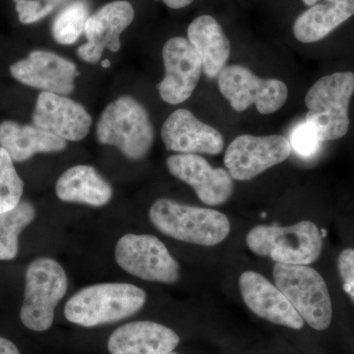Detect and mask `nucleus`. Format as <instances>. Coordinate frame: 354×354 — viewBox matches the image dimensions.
Masks as SVG:
<instances>
[{
  "label": "nucleus",
  "mask_w": 354,
  "mask_h": 354,
  "mask_svg": "<svg viewBox=\"0 0 354 354\" xmlns=\"http://www.w3.org/2000/svg\"><path fill=\"white\" fill-rule=\"evenodd\" d=\"M116 263L128 274L155 283H174L180 278L177 261L158 237L129 234L115 246Z\"/></svg>",
  "instance_id": "obj_8"
},
{
  "label": "nucleus",
  "mask_w": 354,
  "mask_h": 354,
  "mask_svg": "<svg viewBox=\"0 0 354 354\" xmlns=\"http://www.w3.org/2000/svg\"><path fill=\"white\" fill-rule=\"evenodd\" d=\"M24 183L17 174L13 160L0 147V213L10 211L21 202Z\"/></svg>",
  "instance_id": "obj_25"
},
{
  "label": "nucleus",
  "mask_w": 354,
  "mask_h": 354,
  "mask_svg": "<svg viewBox=\"0 0 354 354\" xmlns=\"http://www.w3.org/2000/svg\"><path fill=\"white\" fill-rule=\"evenodd\" d=\"M32 122L65 141L77 142L88 136L92 116L82 104L66 95L41 92L37 99Z\"/></svg>",
  "instance_id": "obj_15"
},
{
  "label": "nucleus",
  "mask_w": 354,
  "mask_h": 354,
  "mask_svg": "<svg viewBox=\"0 0 354 354\" xmlns=\"http://www.w3.org/2000/svg\"><path fill=\"white\" fill-rule=\"evenodd\" d=\"M169 171L194 189L209 206H220L232 197L234 178L223 169H214L204 158L193 153H177L167 158Z\"/></svg>",
  "instance_id": "obj_14"
},
{
  "label": "nucleus",
  "mask_w": 354,
  "mask_h": 354,
  "mask_svg": "<svg viewBox=\"0 0 354 354\" xmlns=\"http://www.w3.org/2000/svg\"><path fill=\"white\" fill-rule=\"evenodd\" d=\"M162 2L171 9H181L190 6L194 0H162Z\"/></svg>",
  "instance_id": "obj_30"
},
{
  "label": "nucleus",
  "mask_w": 354,
  "mask_h": 354,
  "mask_svg": "<svg viewBox=\"0 0 354 354\" xmlns=\"http://www.w3.org/2000/svg\"><path fill=\"white\" fill-rule=\"evenodd\" d=\"M36 218V209L31 203L21 201L10 211L0 213V261L17 257L19 235Z\"/></svg>",
  "instance_id": "obj_23"
},
{
  "label": "nucleus",
  "mask_w": 354,
  "mask_h": 354,
  "mask_svg": "<svg viewBox=\"0 0 354 354\" xmlns=\"http://www.w3.org/2000/svg\"><path fill=\"white\" fill-rule=\"evenodd\" d=\"M354 94V73L335 72L324 76L305 97L306 122L314 127L322 142L344 138L349 129L348 109Z\"/></svg>",
  "instance_id": "obj_6"
},
{
  "label": "nucleus",
  "mask_w": 354,
  "mask_h": 354,
  "mask_svg": "<svg viewBox=\"0 0 354 354\" xmlns=\"http://www.w3.org/2000/svg\"><path fill=\"white\" fill-rule=\"evenodd\" d=\"M180 337L174 330L152 321H137L118 328L108 342L111 354H169Z\"/></svg>",
  "instance_id": "obj_18"
},
{
  "label": "nucleus",
  "mask_w": 354,
  "mask_h": 354,
  "mask_svg": "<svg viewBox=\"0 0 354 354\" xmlns=\"http://www.w3.org/2000/svg\"><path fill=\"white\" fill-rule=\"evenodd\" d=\"M68 279L62 266L50 258L32 261L25 274L21 322L27 329L44 332L55 320V311L65 297Z\"/></svg>",
  "instance_id": "obj_7"
},
{
  "label": "nucleus",
  "mask_w": 354,
  "mask_h": 354,
  "mask_svg": "<svg viewBox=\"0 0 354 354\" xmlns=\"http://www.w3.org/2000/svg\"><path fill=\"white\" fill-rule=\"evenodd\" d=\"M134 8L130 2L118 0L106 4L88 16L85 26L87 43L77 50L79 57L88 64H97L106 50L118 53L120 36L134 20Z\"/></svg>",
  "instance_id": "obj_13"
},
{
  "label": "nucleus",
  "mask_w": 354,
  "mask_h": 354,
  "mask_svg": "<svg viewBox=\"0 0 354 354\" xmlns=\"http://www.w3.org/2000/svg\"><path fill=\"white\" fill-rule=\"evenodd\" d=\"M353 15L354 0H321L298 16L293 34L301 43H316Z\"/></svg>",
  "instance_id": "obj_22"
},
{
  "label": "nucleus",
  "mask_w": 354,
  "mask_h": 354,
  "mask_svg": "<svg viewBox=\"0 0 354 354\" xmlns=\"http://www.w3.org/2000/svg\"><path fill=\"white\" fill-rule=\"evenodd\" d=\"M327 230L312 221L290 227L261 225L246 235V244L256 255L270 257L279 264L311 265L325 249Z\"/></svg>",
  "instance_id": "obj_2"
},
{
  "label": "nucleus",
  "mask_w": 354,
  "mask_h": 354,
  "mask_svg": "<svg viewBox=\"0 0 354 354\" xmlns=\"http://www.w3.org/2000/svg\"><path fill=\"white\" fill-rule=\"evenodd\" d=\"M335 266L342 292L354 307V243L342 247Z\"/></svg>",
  "instance_id": "obj_26"
},
{
  "label": "nucleus",
  "mask_w": 354,
  "mask_h": 354,
  "mask_svg": "<svg viewBox=\"0 0 354 354\" xmlns=\"http://www.w3.org/2000/svg\"><path fill=\"white\" fill-rule=\"evenodd\" d=\"M0 354H21L19 349L12 342L0 337Z\"/></svg>",
  "instance_id": "obj_29"
},
{
  "label": "nucleus",
  "mask_w": 354,
  "mask_h": 354,
  "mask_svg": "<svg viewBox=\"0 0 354 354\" xmlns=\"http://www.w3.org/2000/svg\"><path fill=\"white\" fill-rule=\"evenodd\" d=\"M290 143L295 152L302 157L308 158L315 155L322 142L314 127L305 121L293 129Z\"/></svg>",
  "instance_id": "obj_27"
},
{
  "label": "nucleus",
  "mask_w": 354,
  "mask_h": 354,
  "mask_svg": "<svg viewBox=\"0 0 354 354\" xmlns=\"http://www.w3.org/2000/svg\"><path fill=\"white\" fill-rule=\"evenodd\" d=\"M290 141L281 135H241L228 146L225 165L232 178L251 180L290 157Z\"/></svg>",
  "instance_id": "obj_10"
},
{
  "label": "nucleus",
  "mask_w": 354,
  "mask_h": 354,
  "mask_svg": "<svg viewBox=\"0 0 354 354\" xmlns=\"http://www.w3.org/2000/svg\"><path fill=\"white\" fill-rule=\"evenodd\" d=\"M55 193L62 201L91 207H104L113 198L111 184L91 165L70 167L55 184Z\"/></svg>",
  "instance_id": "obj_21"
},
{
  "label": "nucleus",
  "mask_w": 354,
  "mask_h": 354,
  "mask_svg": "<svg viewBox=\"0 0 354 354\" xmlns=\"http://www.w3.org/2000/svg\"><path fill=\"white\" fill-rule=\"evenodd\" d=\"M64 139L36 125H22L15 121L0 123V147L13 162H22L39 153H59L65 150Z\"/></svg>",
  "instance_id": "obj_20"
},
{
  "label": "nucleus",
  "mask_w": 354,
  "mask_h": 354,
  "mask_svg": "<svg viewBox=\"0 0 354 354\" xmlns=\"http://www.w3.org/2000/svg\"><path fill=\"white\" fill-rule=\"evenodd\" d=\"M239 283L244 304L260 318L290 329L300 330L304 327V319L286 295L263 274L254 271L244 272Z\"/></svg>",
  "instance_id": "obj_16"
},
{
  "label": "nucleus",
  "mask_w": 354,
  "mask_h": 354,
  "mask_svg": "<svg viewBox=\"0 0 354 354\" xmlns=\"http://www.w3.org/2000/svg\"><path fill=\"white\" fill-rule=\"evenodd\" d=\"M218 85L221 95L236 111L255 104L260 113H274L286 104L288 95L285 83L260 78L242 65L225 66L218 77Z\"/></svg>",
  "instance_id": "obj_9"
},
{
  "label": "nucleus",
  "mask_w": 354,
  "mask_h": 354,
  "mask_svg": "<svg viewBox=\"0 0 354 354\" xmlns=\"http://www.w3.org/2000/svg\"><path fill=\"white\" fill-rule=\"evenodd\" d=\"M10 73L26 86L62 95L73 93L79 75L73 62L46 50L32 51L27 58L11 65Z\"/></svg>",
  "instance_id": "obj_12"
},
{
  "label": "nucleus",
  "mask_w": 354,
  "mask_h": 354,
  "mask_svg": "<svg viewBox=\"0 0 354 354\" xmlns=\"http://www.w3.org/2000/svg\"><path fill=\"white\" fill-rule=\"evenodd\" d=\"M149 216L153 227L162 234L196 245H218L230 232V223L225 214L187 206L167 198L153 202Z\"/></svg>",
  "instance_id": "obj_4"
},
{
  "label": "nucleus",
  "mask_w": 354,
  "mask_h": 354,
  "mask_svg": "<svg viewBox=\"0 0 354 354\" xmlns=\"http://www.w3.org/2000/svg\"><path fill=\"white\" fill-rule=\"evenodd\" d=\"M145 291L130 283H99L70 297L64 307L69 322L92 328L123 320L143 308Z\"/></svg>",
  "instance_id": "obj_3"
},
{
  "label": "nucleus",
  "mask_w": 354,
  "mask_h": 354,
  "mask_svg": "<svg viewBox=\"0 0 354 354\" xmlns=\"http://www.w3.org/2000/svg\"><path fill=\"white\" fill-rule=\"evenodd\" d=\"M165 77L158 90L162 101L178 104L187 101L199 83L201 60L189 41L183 37L169 39L162 48Z\"/></svg>",
  "instance_id": "obj_11"
},
{
  "label": "nucleus",
  "mask_w": 354,
  "mask_h": 354,
  "mask_svg": "<svg viewBox=\"0 0 354 354\" xmlns=\"http://www.w3.org/2000/svg\"><path fill=\"white\" fill-rule=\"evenodd\" d=\"M302 1L304 2L305 6H312L320 2L321 0H302Z\"/></svg>",
  "instance_id": "obj_31"
},
{
  "label": "nucleus",
  "mask_w": 354,
  "mask_h": 354,
  "mask_svg": "<svg viewBox=\"0 0 354 354\" xmlns=\"http://www.w3.org/2000/svg\"><path fill=\"white\" fill-rule=\"evenodd\" d=\"M160 134L167 150L179 153L218 155L225 147L220 131L184 109H177L167 118Z\"/></svg>",
  "instance_id": "obj_17"
},
{
  "label": "nucleus",
  "mask_w": 354,
  "mask_h": 354,
  "mask_svg": "<svg viewBox=\"0 0 354 354\" xmlns=\"http://www.w3.org/2000/svg\"><path fill=\"white\" fill-rule=\"evenodd\" d=\"M97 138L102 145L115 147L130 160H139L150 152L155 130L143 104L130 95H122L102 111Z\"/></svg>",
  "instance_id": "obj_5"
},
{
  "label": "nucleus",
  "mask_w": 354,
  "mask_h": 354,
  "mask_svg": "<svg viewBox=\"0 0 354 354\" xmlns=\"http://www.w3.org/2000/svg\"><path fill=\"white\" fill-rule=\"evenodd\" d=\"M18 17L22 24H34L53 12L57 4H41L38 0H14Z\"/></svg>",
  "instance_id": "obj_28"
},
{
  "label": "nucleus",
  "mask_w": 354,
  "mask_h": 354,
  "mask_svg": "<svg viewBox=\"0 0 354 354\" xmlns=\"http://www.w3.org/2000/svg\"><path fill=\"white\" fill-rule=\"evenodd\" d=\"M169 354H178V353H174V351H172V353H169Z\"/></svg>",
  "instance_id": "obj_34"
},
{
  "label": "nucleus",
  "mask_w": 354,
  "mask_h": 354,
  "mask_svg": "<svg viewBox=\"0 0 354 354\" xmlns=\"http://www.w3.org/2000/svg\"><path fill=\"white\" fill-rule=\"evenodd\" d=\"M102 66L104 67V68H108V67L111 66V62L109 59H104V62H102Z\"/></svg>",
  "instance_id": "obj_32"
},
{
  "label": "nucleus",
  "mask_w": 354,
  "mask_h": 354,
  "mask_svg": "<svg viewBox=\"0 0 354 354\" xmlns=\"http://www.w3.org/2000/svg\"><path fill=\"white\" fill-rule=\"evenodd\" d=\"M187 36L201 60L203 72L209 79L218 77L230 58V43L218 21L209 15L199 16L191 22Z\"/></svg>",
  "instance_id": "obj_19"
},
{
  "label": "nucleus",
  "mask_w": 354,
  "mask_h": 354,
  "mask_svg": "<svg viewBox=\"0 0 354 354\" xmlns=\"http://www.w3.org/2000/svg\"><path fill=\"white\" fill-rule=\"evenodd\" d=\"M88 16V7L83 0H76L65 7L51 26L55 41L64 46L75 44L85 31Z\"/></svg>",
  "instance_id": "obj_24"
},
{
  "label": "nucleus",
  "mask_w": 354,
  "mask_h": 354,
  "mask_svg": "<svg viewBox=\"0 0 354 354\" xmlns=\"http://www.w3.org/2000/svg\"><path fill=\"white\" fill-rule=\"evenodd\" d=\"M64 1V0H48V2H51V3L57 4L59 2Z\"/></svg>",
  "instance_id": "obj_33"
},
{
  "label": "nucleus",
  "mask_w": 354,
  "mask_h": 354,
  "mask_svg": "<svg viewBox=\"0 0 354 354\" xmlns=\"http://www.w3.org/2000/svg\"><path fill=\"white\" fill-rule=\"evenodd\" d=\"M274 283L312 329L327 332L335 322L332 288L325 277L310 265L276 263Z\"/></svg>",
  "instance_id": "obj_1"
}]
</instances>
